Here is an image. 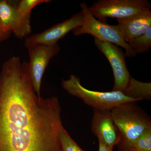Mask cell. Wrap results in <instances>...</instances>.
<instances>
[{
	"label": "cell",
	"mask_w": 151,
	"mask_h": 151,
	"mask_svg": "<svg viewBox=\"0 0 151 151\" xmlns=\"http://www.w3.org/2000/svg\"><path fill=\"white\" fill-rule=\"evenodd\" d=\"M99 151H113V148L109 147L99 142Z\"/></svg>",
	"instance_id": "ac0fdd59"
},
{
	"label": "cell",
	"mask_w": 151,
	"mask_h": 151,
	"mask_svg": "<svg viewBox=\"0 0 151 151\" xmlns=\"http://www.w3.org/2000/svg\"><path fill=\"white\" fill-rule=\"evenodd\" d=\"M123 93L127 97L138 101L150 100L151 97V83L141 82L131 77L127 88Z\"/></svg>",
	"instance_id": "7c38bea8"
},
{
	"label": "cell",
	"mask_w": 151,
	"mask_h": 151,
	"mask_svg": "<svg viewBox=\"0 0 151 151\" xmlns=\"http://www.w3.org/2000/svg\"><path fill=\"white\" fill-rule=\"evenodd\" d=\"M50 2L49 0H22L16 7L17 9L20 12L32 13L33 9L37 6Z\"/></svg>",
	"instance_id": "2e32d148"
},
{
	"label": "cell",
	"mask_w": 151,
	"mask_h": 151,
	"mask_svg": "<svg viewBox=\"0 0 151 151\" xmlns=\"http://www.w3.org/2000/svg\"><path fill=\"white\" fill-rule=\"evenodd\" d=\"M59 138L62 151H84L71 138L63 127L60 132Z\"/></svg>",
	"instance_id": "5bb4252c"
},
{
	"label": "cell",
	"mask_w": 151,
	"mask_h": 151,
	"mask_svg": "<svg viewBox=\"0 0 151 151\" xmlns=\"http://www.w3.org/2000/svg\"><path fill=\"white\" fill-rule=\"evenodd\" d=\"M91 130L99 142L111 148L121 140L120 132L110 110L94 109Z\"/></svg>",
	"instance_id": "9c48e42d"
},
{
	"label": "cell",
	"mask_w": 151,
	"mask_h": 151,
	"mask_svg": "<svg viewBox=\"0 0 151 151\" xmlns=\"http://www.w3.org/2000/svg\"><path fill=\"white\" fill-rule=\"evenodd\" d=\"M57 97H39L27 62L14 56L0 72V151H62Z\"/></svg>",
	"instance_id": "6da1fadb"
},
{
	"label": "cell",
	"mask_w": 151,
	"mask_h": 151,
	"mask_svg": "<svg viewBox=\"0 0 151 151\" xmlns=\"http://www.w3.org/2000/svg\"><path fill=\"white\" fill-rule=\"evenodd\" d=\"M83 21V14L80 12L42 32L27 37L25 40L24 46L28 48L36 45H50L58 43V41L69 32L80 27Z\"/></svg>",
	"instance_id": "ba28073f"
},
{
	"label": "cell",
	"mask_w": 151,
	"mask_h": 151,
	"mask_svg": "<svg viewBox=\"0 0 151 151\" xmlns=\"http://www.w3.org/2000/svg\"><path fill=\"white\" fill-rule=\"evenodd\" d=\"M128 44L136 54L148 52L151 47V27L144 34L132 40Z\"/></svg>",
	"instance_id": "4fadbf2b"
},
{
	"label": "cell",
	"mask_w": 151,
	"mask_h": 151,
	"mask_svg": "<svg viewBox=\"0 0 151 151\" xmlns=\"http://www.w3.org/2000/svg\"><path fill=\"white\" fill-rule=\"evenodd\" d=\"M147 0H99L89 7L97 19L106 22L108 18L117 19L130 17L144 11L150 10Z\"/></svg>",
	"instance_id": "5b68a950"
},
{
	"label": "cell",
	"mask_w": 151,
	"mask_h": 151,
	"mask_svg": "<svg viewBox=\"0 0 151 151\" xmlns=\"http://www.w3.org/2000/svg\"><path fill=\"white\" fill-rule=\"evenodd\" d=\"M117 20L123 38L128 44L151 27V12L144 11L130 17Z\"/></svg>",
	"instance_id": "8fae6325"
},
{
	"label": "cell",
	"mask_w": 151,
	"mask_h": 151,
	"mask_svg": "<svg viewBox=\"0 0 151 151\" xmlns=\"http://www.w3.org/2000/svg\"><path fill=\"white\" fill-rule=\"evenodd\" d=\"M97 48L105 55L111 64L114 77L112 91L123 93L129 84L131 76L127 68L126 55L119 47L107 42L94 38Z\"/></svg>",
	"instance_id": "52a82bcc"
},
{
	"label": "cell",
	"mask_w": 151,
	"mask_h": 151,
	"mask_svg": "<svg viewBox=\"0 0 151 151\" xmlns=\"http://www.w3.org/2000/svg\"><path fill=\"white\" fill-rule=\"evenodd\" d=\"M111 111L121 134L119 151H130L138 138L151 129L150 119L136 102L123 103Z\"/></svg>",
	"instance_id": "7a4b0ae2"
},
{
	"label": "cell",
	"mask_w": 151,
	"mask_h": 151,
	"mask_svg": "<svg viewBox=\"0 0 151 151\" xmlns=\"http://www.w3.org/2000/svg\"><path fill=\"white\" fill-rule=\"evenodd\" d=\"M132 149L138 151H151V129L147 130L138 138Z\"/></svg>",
	"instance_id": "9a60e30c"
},
{
	"label": "cell",
	"mask_w": 151,
	"mask_h": 151,
	"mask_svg": "<svg viewBox=\"0 0 151 151\" xmlns=\"http://www.w3.org/2000/svg\"></svg>",
	"instance_id": "ffe728a7"
},
{
	"label": "cell",
	"mask_w": 151,
	"mask_h": 151,
	"mask_svg": "<svg viewBox=\"0 0 151 151\" xmlns=\"http://www.w3.org/2000/svg\"><path fill=\"white\" fill-rule=\"evenodd\" d=\"M31 17L21 14L16 6L6 0L0 1V26L12 32L17 38L27 37L32 32Z\"/></svg>",
	"instance_id": "30bf717a"
},
{
	"label": "cell",
	"mask_w": 151,
	"mask_h": 151,
	"mask_svg": "<svg viewBox=\"0 0 151 151\" xmlns=\"http://www.w3.org/2000/svg\"><path fill=\"white\" fill-rule=\"evenodd\" d=\"M12 34V32L6 30L0 26V42L8 39Z\"/></svg>",
	"instance_id": "e0dca14e"
},
{
	"label": "cell",
	"mask_w": 151,
	"mask_h": 151,
	"mask_svg": "<svg viewBox=\"0 0 151 151\" xmlns=\"http://www.w3.org/2000/svg\"><path fill=\"white\" fill-rule=\"evenodd\" d=\"M62 85L69 94L78 97L86 105L96 110L111 111L123 103L138 101L119 91L99 92L86 89L81 85L80 79L75 75H70L67 80L63 79Z\"/></svg>",
	"instance_id": "3957f363"
},
{
	"label": "cell",
	"mask_w": 151,
	"mask_h": 151,
	"mask_svg": "<svg viewBox=\"0 0 151 151\" xmlns=\"http://www.w3.org/2000/svg\"><path fill=\"white\" fill-rule=\"evenodd\" d=\"M130 151H138L136 150H134V149H132V150H131Z\"/></svg>",
	"instance_id": "d6986e66"
},
{
	"label": "cell",
	"mask_w": 151,
	"mask_h": 151,
	"mask_svg": "<svg viewBox=\"0 0 151 151\" xmlns=\"http://www.w3.org/2000/svg\"><path fill=\"white\" fill-rule=\"evenodd\" d=\"M58 44L52 45H38L27 48L29 61L27 62L30 78L35 92L40 96L42 81L50 60L59 53Z\"/></svg>",
	"instance_id": "8992f818"
},
{
	"label": "cell",
	"mask_w": 151,
	"mask_h": 151,
	"mask_svg": "<svg viewBox=\"0 0 151 151\" xmlns=\"http://www.w3.org/2000/svg\"><path fill=\"white\" fill-rule=\"evenodd\" d=\"M80 6L83 14V23L80 27L73 30L74 35H91L100 40L121 47L125 50V55L128 57L136 56L137 54L132 50L129 44L124 41L118 25H112L98 20L90 12L89 7L85 3H81Z\"/></svg>",
	"instance_id": "277c9868"
}]
</instances>
